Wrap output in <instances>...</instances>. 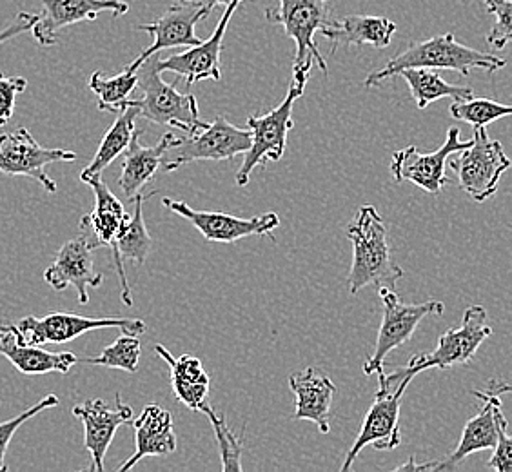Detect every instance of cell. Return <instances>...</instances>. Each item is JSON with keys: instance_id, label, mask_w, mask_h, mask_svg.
Returning <instances> with one entry per match:
<instances>
[{"instance_id": "obj_1", "label": "cell", "mask_w": 512, "mask_h": 472, "mask_svg": "<svg viewBox=\"0 0 512 472\" xmlns=\"http://www.w3.org/2000/svg\"><path fill=\"white\" fill-rule=\"evenodd\" d=\"M353 244V264L347 275L349 293L367 286L394 289L404 278V269L394 262L389 231L375 206H362L345 231Z\"/></svg>"}, {"instance_id": "obj_2", "label": "cell", "mask_w": 512, "mask_h": 472, "mask_svg": "<svg viewBox=\"0 0 512 472\" xmlns=\"http://www.w3.org/2000/svg\"><path fill=\"white\" fill-rule=\"evenodd\" d=\"M505 66L507 60L502 57L463 46L454 39L453 33H445L414 42L407 50L389 60L384 68L371 73L364 84L365 88H375L385 80L398 77L400 71L411 68L451 69L463 77H469L471 69H485L487 73H494Z\"/></svg>"}, {"instance_id": "obj_3", "label": "cell", "mask_w": 512, "mask_h": 472, "mask_svg": "<svg viewBox=\"0 0 512 472\" xmlns=\"http://www.w3.org/2000/svg\"><path fill=\"white\" fill-rule=\"evenodd\" d=\"M493 335V327L489 325V315L482 305H471L463 313L462 325L449 329L438 338V345L433 353L416 354L411 362L396 369L393 373L378 374V391L393 389L394 385L404 378H414L416 374L427 369L447 371L454 365L469 364L478 353L480 345Z\"/></svg>"}, {"instance_id": "obj_4", "label": "cell", "mask_w": 512, "mask_h": 472, "mask_svg": "<svg viewBox=\"0 0 512 472\" xmlns=\"http://www.w3.org/2000/svg\"><path fill=\"white\" fill-rule=\"evenodd\" d=\"M269 24L282 26L286 37L295 40L293 82L306 88L313 66L327 75V62L318 50L315 35L331 22V0H280L278 8H267Z\"/></svg>"}, {"instance_id": "obj_5", "label": "cell", "mask_w": 512, "mask_h": 472, "mask_svg": "<svg viewBox=\"0 0 512 472\" xmlns=\"http://www.w3.org/2000/svg\"><path fill=\"white\" fill-rule=\"evenodd\" d=\"M158 53L137 69L138 88L142 97L131 100L140 117L158 126H173L188 135L206 129L209 122L200 118L197 99L191 93H180L173 84L164 82L158 71Z\"/></svg>"}, {"instance_id": "obj_6", "label": "cell", "mask_w": 512, "mask_h": 472, "mask_svg": "<svg viewBox=\"0 0 512 472\" xmlns=\"http://www.w3.org/2000/svg\"><path fill=\"white\" fill-rule=\"evenodd\" d=\"M251 144V129L237 128L227 118L217 117L209 122L206 129L177 138V142L164 153L160 169L171 173L198 160H233L242 153L246 155Z\"/></svg>"}, {"instance_id": "obj_7", "label": "cell", "mask_w": 512, "mask_h": 472, "mask_svg": "<svg viewBox=\"0 0 512 472\" xmlns=\"http://www.w3.org/2000/svg\"><path fill=\"white\" fill-rule=\"evenodd\" d=\"M511 166L502 142L489 137L485 128H474L473 146L449 162L460 187L478 204L496 195L500 178Z\"/></svg>"}, {"instance_id": "obj_8", "label": "cell", "mask_w": 512, "mask_h": 472, "mask_svg": "<svg viewBox=\"0 0 512 472\" xmlns=\"http://www.w3.org/2000/svg\"><path fill=\"white\" fill-rule=\"evenodd\" d=\"M380 298L384 305V318L378 329L373 354L365 360L364 373L367 376L385 373L384 362L387 354L407 344L424 318L442 316L445 313L444 302L427 300L424 304H404L394 293V289L389 287H380Z\"/></svg>"}, {"instance_id": "obj_9", "label": "cell", "mask_w": 512, "mask_h": 472, "mask_svg": "<svg viewBox=\"0 0 512 472\" xmlns=\"http://www.w3.org/2000/svg\"><path fill=\"white\" fill-rule=\"evenodd\" d=\"M302 86L291 82L286 99L282 100L280 106L271 109L267 115L262 117L247 118V126L253 133V144L247 151L242 166L238 169V186H247L253 169L258 166H266L267 162H278L284 157L287 146V133L293 128V106L296 100L304 95Z\"/></svg>"}, {"instance_id": "obj_10", "label": "cell", "mask_w": 512, "mask_h": 472, "mask_svg": "<svg viewBox=\"0 0 512 472\" xmlns=\"http://www.w3.org/2000/svg\"><path fill=\"white\" fill-rule=\"evenodd\" d=\"M122 329L129 335H144L146 324L138 318H89L73 313H50L42 316H24L15 324L22 342L31 345L66 344L89 331L97 329Z\"/></svg>"}, {"instance_id": "obj_11", "label": "cell", "mask_w": 512, "mask_h": 472, "mask_svg": "<svg viewBox=\"0 0 512 472\" xmlns=\"http://www.w3.org/2000/svg\"><path fill=\"white\" fill-rule=\"evenodd\" d=\"M77 153L68 149L42 148L26 128L0 135V173L28 177L39 182L48 193H57V182L46 173L55 162H73Z\"/></svg>"}, {"instance_id": "obj_12", "label": "cell", "mask_w": 512, "mask_h": 472, "mask_svg": "<svg viewBox=\"0 0 512 472\" xmlns=\"http://www.w3.org/2000/svg\"><path fill=\"white\" fill-rule=\"evenodd\" d=\"M473 146L471 140H462L460 138V129L451 128L447 131V137L442 144V148L431 151V153H422L420 149L405 148L402 151H394L393 160H391V173H393L396 182H411L414 186L422 187L431 195L442 193L451 180L445 175L447 160L454 153H460Z\"/></svg>"}, {"instance_id": "obj_13", "label": "cell", "mask_w": 512, "mask_h": 472, "mask_svg": "<svg viewBox=\"0 0 512 472\" xmlns=\"http://www.w3.org/2000/svg\"><path fill=\"white\" fill-rule=\"evenodd\" d=\"M411 382L413 378H404L402 382L394 385L393 389L376 391L375 402L365 414L362 431L358 434L353 447L349 449V453L345 454L340 471H351L358 454L362 453L367 445H373L376 451H393L400 445V407Z\"/></svg>"}, {"instance_id": "obj_14", "label": "cell", "mask_w": 512, "mask_h": 472, "mask_svg": "<svg viewBox=\"0 0 512 472\" xmlns=\"http://www.w3.org/2000/svg\"><path fill=\"white\" fill-rule=\"evenodd\" d=\"M162 204L171 213L188 220L197 227L207 242L233 244L247 236H271L276 227H280V218L273 211L255 218H238L220 211H197L186 202H178L173 198H162Z\"/></svg>"}, {"instance_id": "obj_15", "label": "cell", "mask_w": 512, "mask_h": 472, "mask_svg": "<svg viewBox=\"0 0 512 472\" xmlns=\"http://www.w3.org/2000/svg\"><path fill=\"white\" fill-rule=\"evenodd\" d=\"M209 11L204 8L202 0L195 2H180L169 6L157 20L140 24L138 31H146L153 37V44L142 51L137 59L129 64V71H137L140 64H144L149 57L157 55L162 50H175V48H193L202 40L195 33V26L200 20L207 19Z\"/></svg>"}, {"instance_id": "obj_16", "label": "cell", "mask_w": 512, "mask_h": 472, "mask_svg": "<svg viewBox=\"0 0 512 472\" xmlns=\"http://www.w3.org/2000/svg\"><path fill=\"white\" fill-rule=\"evenodd\" d=\"M244 4V0H231L218 19L217 28L209 35V39L202 40L197 46L188 51L175 53L168 59H158V71L175 73L180 79L186 80L189 88L200 80L222 79L220 68V55H222V42L226 37L227 26L233 19L235 11Z\"/></svg>"}, {"instance_id": "obj_17", "label": "cell", "mask_w": 512, "mask_h": 472, "mask_svg": "<svg viewBox=\"0 0 512 472\" xmlns=\"http://www.w3.org/2000/svg\"><path fill=\"white\" fill-rule=\"evenodd\" d=\"M108 11L113 17H122L129 11L126 0H42V13L31 28L40 46L51 48L57 44L60 31L79 22H93L100 13Z\"/></svg>"}, {"instance_id": "obj_18", "label": "cell", "mask_w": 512, "mask_h": 472, "mask_svg": "<svg viewBox=\"0 0 512 472\" xmlns=\"http://www.w3.org/2000/svg\"><path fill=\"white\" fill-rule=\"evenodd\" d=\"M73 416L84 425V447L91 454V471H104V458L119 427L133 422V409L115 394V407L111 409L104 400L95 398L73 407Z\"/></svg>"}, {"instance_id": "obj_19", "label": "cell", "mask_w": 512, "mask_h": 472, "mask_svg": "<svg viewBox=\"0 0 512 472\" xmlns=\"http://www.w3.org/2000/svg\"><path fill=\"white\" fill-rule=\"evenodd\" d=\"M93 251L88 236L73 238L60 247L53 264L44 271V280L55 291H66L68 287L77 289L79 304L89 302V287H99L104 280L102 273L95 269Z\"/></svg>"}, {"instance_id": "obj_20", "label": "cell", "mask_w": 512, "mask_h": 472, "mask_svg": "<svg viewBox=\"0 0 512 472\" xmlns=\"http://www.w3.org/2000/svg\"><path fill=\"white\" fill-rule=\"evenodd\" d=\"M476 398L483 400L482 413L476 414L463 427L462 438L453 453L436 465V472L454 471L458 463L467 456L487 449H494L500 440V434L507 431V418L503 414L502 400L496 394L473 391Z\"/></svg>"}, {"instance_id": "obj_21", "label": "cell", "mask_w": 512, "mask_h": 472, "mask_svg": "<svg viewBox=\"0 0 512 472\" xmlns=\"http://www.w3.org/2000/svg\"><path fill=\"white\" fill-rule=\"evenodd\" d=\"M84 184H88L93 189L95 207L89 215L82 217L80 229L84 235L88 236L91 246L95 249L109 247L115 256L120 231H122V227L126 226L131 215H128L126 207L122 206L119 198L111 193V189L106 186L102 175L89 178L88 182H84Z\"/></svg>"}, {"instance_id": "obj_22", "label": "cell", "mask_w": 512, "mask_h": 472, "mask_svg": "<svg viewBox=\"0 0 512 472\" xmlns=\"http://www.w3.org/2000/svg\"><path fill=\"white\" fill-rule=\"evenodd\" d=\"M0 356L10 360L13 367L22 374H68L80 360L73 353H51L40 345L22 342L15 324L0 320Z\"/></svg>"}, {"instance_id": "obj_23", "label": "cell", "mask_w": 512, "mask_h": 472, "mask_svg": "<svg viewBox=\"0 0 512 472\" xmlns=\"http://www.w3.org/2000/svg\"><path fill=\"white\" fill-rule=\"evenodd\" d=\"M289 387L296 396L295 420H309L315 423L318 431L327 434L331 431L329 414L336 394V385L318 367H307L306 371L289 378Z\"/></svg>"}, {"instance_id": "obj_24", "label": "cell", "mask_w": 512, "mask_h": 472, "mask_svg": "<svg viewBox=\"0 0 512 472\" xmlns=\"http://www.w3.org/2000/svg\"><path fill=\"white\" fill-rule=\"evenodd\" d=\"M320 33L331 40V53H336L342 46H373L376 50H385L391 46L396 24L391 19L375 15H347L344 19L331 20Z\"/></svg>"}, {"instance_id": "obj_25", "label": "cell", "mask_w": 512, "mask_h": 472, "mask_svg": "<svg viewBox=\"0 0 512 472\" xmlns=\"http://www.w3.org/2000/svg\"><path fill=\"white\" fill-rule=\"evenodd\" d=\"M137 451L122 463L119 472L131 471L148 456H169L177 451V434L173 431V416L164 407L151 404L133 422Z\"/></svg>"}, {"instance_id": "obj_26", "label": "cell", "mask_w": 512, "mask_h": 472, "mask_svg": "<svg viewBox=\"0 0 512 472\" xmlns=\"http://www.w3.org/2000/svg\"><path fill=\"white\" fill-rule=\"evenodd\" d=\"M149 197H153V193H138L137 197L131 202L135 204V213L131 215L126 226L120 231L119 242H117V253L113 256V262L117 267V275H119L120 287H122V302L131 307V289H129L128 276L124 271V260L133 262L137 266H144L146 258H148L151 249H153V238L149 236L146 220H144V202Z\"/></svg>"}, {"instance_id": "obj_27", "label": "cell", "mask_w": 512, "mask_h": 472, "mask_svg": "<svg viewBox=\"0 0 512 472\" xmlns=\"http://www.w3.org/2000/svg\"><path fill=\"white\" fill-rule=\"evenodd\" d=\"M175 142H177V137L166 133V135H162L155 146L146 148L140 144V133L133 137L129 148L126 149V157L122 162V173L119 177L120 189L129 200H133L138 193H142V189L155 178L158 169L162 166L164 153Z\"/></svg>"}, {"instance_id": "obj_28", "label": "cell", "mask_w": 512, "mask_h": 472, "mask_svg": "<svg viewBox=\"0 0 512 472\" xmlns=\"http://www.w3.org/2000/svg\"><path fill=\"white\" fill-rule=\"evenodd\" d=\"M155 353L169 365L171 369V385L177 394L178 402L186 405L191 411H200L207 402V394L211 387V378L204 369L198 356L182 354L175 358L164 345H155Z\"/></svg>"}, {"instance_id": "obj_29", "label": "cell", "mask_w": 512, "mask_h": 472, "mask_svg": "<svg viewBox=\"0 0 512 472\" xmlns=\"http://www.w3.org/2000/svg\"><path fill=\"white\" fill-rule=\"evenodd\" d=\"M140 117L138 109L129 100L128 108L120 111L115 124L108 129V133L102 138L99 149L86 169L80 173V180L88 182L89 178L100 177L109 164L126 153L131 140L137 135V118Z\"/></svg>"}, {"instance_id": "obj_30", "label": "cell", "mask_w": 512, "mask_h": 472, "mask_svg": "<svg viewBox=\"0 0 512 472\" xmlns=\"http://www.w3.org/2000/svg\"><path fill=\"white\" fill-rule=\"evenodd\" d=\"M398 77L409 84L418 109H425L440 99L467 100L474 97L473 89L445 82L434 69H404L398 73Z\"/></svg>"}, {"instance_id": "obj_31", "label": "cell", "mask_w": 512, "mask_h": 472, "mask_svg": "<svg viewBox=\"0 0 512 472\" xmlns=\"http://www.w3.org/2000/svg\"><path fill=\"white\" fill-rule=\"evenodd\" d=\"M88 86L99 99L100 111L120 113L128 108L129 97L138 88L137 71L126 68L115 77H106L102 71H95L89 77Z\"/></svg>"}, {"instance_id": "obj_32", "label": "cell", "mask_w": 512, "mask_h": 472, "mask_svg": "<svg viewBox=\"0 0 512 472\" xmlns=\"http://www.w3.org/2000/svg\"><path fill=\"white\" fill-rule=\"evenodd\" d=\"M451 117L460 122H467L473 128H487L491 122L503 117H512V106L500 104L496 100L467 99L454 100Z\"/></svg>"}, {"instance_id": "obj_33", "label": "cell", "mask_w": 512, "mask_h": 472, "mask_svg": "<svg viewBox=\"0 0 512 472\" xmlns=\"http://www.w3.org/2000/svg\"><path fill=\"white\" fill-rule=\"evenodd\" d=\"M140 353H142V347H140L137 335L124 333L113 344L108 345L99 356L84 360V364L102 365V367L120 369L126 373H137Z\"/></svg>"}, {"instance_id": "obj_34", "label": "cell", "mask_w": 512, "mask_h": 472, "mask_svg": "<svg viewBox=\"0 0 512 472\" xmlns=\"http://www.w3.org/2000/svg\"><path fill=\"white\" fill-rule=\"evenodd\" d=\"M200 411L209 418L211 427H213V433L217 436L218 451H220V460H222V471H242V463H240V456H242V449H244L242 440L235 436L233 431L227 427L224 416L218 414L207 402L202 405Z\"/></svg>"}, {"instance_id": "obj_35", "label": "cell", "mask_w": 512, "mask_h": 472, "mask_svg": "<svg viewBox=\"0 0 512 472\" xmlns=\"http://www.w3.org/2000/svg\"><path fill=\"white\" fill-rule=\"evenodd\" d=\"M59 402L57 394H48L46 398L40 400L39 404L31 405L30 409L22 411V413L13 416V418L6 420V422H0V472L8 471V465L4 462V458H6V453H8V447H10L13 436L19 431L20 427L28 422V420H31L33 416L42 413V411L51 409V407H57Z\"/></svg>"}, {"instance_id": "obj_36", "label": "cell", "mask_w": 512, "mask_h": 472, "mask_svg": "<svg viewBox=\"0 0 512 472\" xmlns=\"http://www.w3.org/2000/svg\"><path fill=\"white\" fill-rule=\"evenodd\" d=\"M483 2L487 11L496 20L485 40L496 50H503L512 42V0H483Z\"/></svg>"}, {"instance_id": "obj_37", "label": "cell", "mask_w": 512, "mask_h": 472, "mask_svg": "<svg viewBox=\"0 0 512 472\" xmlns=\"http://www.w3.org/2000/svg\"><path fill=\"white\" fill-rule=\"evenodd\" d=\"M28 88V80L24 77H8L0 73V128H4L15 113V104L20 93Z\"/></svg>"}, {"instance_id": "obj_38", "label": "cell", "mask_w": 512, "mask_h": 472, "mask_svg": "<svg viewBox=\"0 0 512 472\" xmlns=\"http://www.w3.org/2000/svg\"><path fill=\"white\" fill-rule=\"evenodd\" d=\"M487 467L498 472H512V434L503 431L498 445L494 447L493 456L487 462Z\"/></svg>"}, {"instance_id": "obj_39", "label": "cell", "mask_w": 512, "mask_h": 472, "mask_svg": "<svg viewBox=\"0 0 512 472\" xmlns=\"http://www.w3.org/2000/svg\"><path fill=\"white\" fill-rule=\"evenodd\" d=\"M39 20V13H30V11H20L19 15L15 17V20L11 22L10 26L6 30L0 31V44L8 42V40L19 37L26 31H31V28L35 26V22Z\"/></svg>"}, {"instance_id": "obj_40", "label": "cell", "mask_w": 512, "mask_h": 472, "mask_svg": "<svg viewBox=\"0 0 512 472\" xmlns=\"http://www.w3.org/2000/svg\"><path fill=\"white\" fill-rule=\"evenodd\" d=\"M436 465H438V462L422 463V465H420V463L414 462V458H413V456H411V458H409V462L404 463V465H400V467H396V469H394V471H396V472L436 471Z\"/></svg>"}, {"instance_id": "obj_41", "label": "cell", "mask_w": 512, "mask_h": 472, "mask_svg": "<svg viewBox=\"0 0 512 472\" xmlns=\"http://www.w3.org/2000/svg\"><path fill=\"white\" fill-rule=\"evenodd\" d=\"M485 393L496 394V396H502V394L507 393L512 394V384L500 382V380H489Z\"/></svg>"}, {"instance_id": "obj_42", "label": "cell", "mask_w": 512, "mask_h": 472, "mask_svg": "<svg viewBox=\"0 0 512 472\" xmlns=\"http://www.w3.org/2000/svg\"><path fill=\"white\" fill-rule=\"evenodd\" d=\"M231 0H202V4H204V8H206L209 13L211 10H215L217 6H227Z\"/></svg>"}, {"instance_id": "obj_43", "label": "cell", "mask_w": 512, "mask_h": 472, "mask_svg": "<svg viewBox=\"0 0 512 472\" xmlns=\"http://www.w3.org/2000/svg\"><path fill=\"white\" fill-rule=\"evenodd\" d=\"M182 2H195V0H182Z\"/></svg>"}]
</instances>
